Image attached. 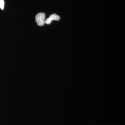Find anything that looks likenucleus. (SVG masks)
<instances>
[{
  "instance_id": "obj_1",
  "label": "nucleus",
  "mask_w": 125,
  "mask_h": 125,
  "mask_svg": "<svg viewBox=\"0 0 125 125\" xmlns=\"http://www.w3.org/2000/svg\"><path fill=\"white\" fill-rule=\"evenodd\" d=\"M46 15L44 13L41 12L37 14L35 17L36 23L39 26H42L45 23Z\"/></svg>"
},
{
  "instance_id": "obj_2",
  "label": "nucleus",
  "mask_w": 125,
  "mask_h": 125,
  "mask_svg": "<svg viewBox=\"0 0 125 125\" xmlns=\"http://www.w3.org/2000/svg\"><path fill=\"white\" fill-rule=\"evenodd\" d=\"M60 19V17L59 15L56 14H53L49 16V18L46 19L45 21V23L49 24L52 20L58 21Z\"/></svg>"
},
{
  "instance_id": "obj_3",
  "label": "nucleus",
  "mask_w": 125,
  "mask_h": 125,
  "mask_svg": "<svg viewBox=\"0 0 125 125\" xmlns=\"http://www.w3.org/2000/svg\"><path fill=\"white\" fill-rule=\"evenodd\" d=\"M4 0H0V8L2 10H4Z\"/></svg>"
}]
</instances>
